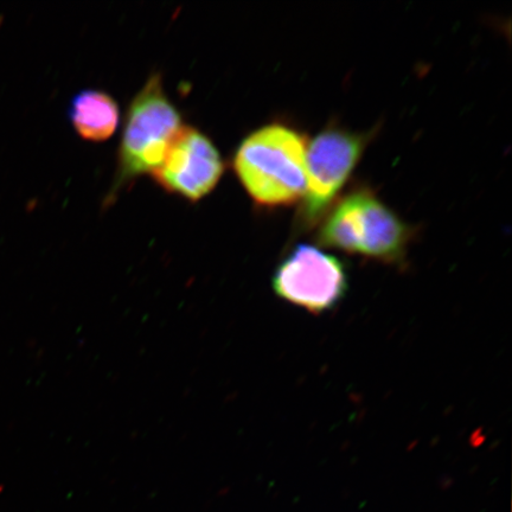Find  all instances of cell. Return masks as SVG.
<instances>
[{
  "label": "cell",
  "instance_id": "6da1fadb",
  "mask_svg": "<svg viewBox=\"0 0 512 512\" xmlns=\"http://www.w3.org/2000/svg\"><path fill=\"white\" fill-rule=\"evenodd\" d=\"M305 134L290 125L262 126L242 140L233 166L256 206L290 207L306 191Z\"/></svg>",
  "mask_w": 512,
  "mask_h": 512
},
{
  "label": "cell",
  "instance_id": "7a4b0ae2",
  "mask_svg": "<svg viewBox=\"0 0 512 512\" xmlns=\"http://www.w3.org/2000/svg\"><path fill=\"white\" fill-rule=\"evenodd\" d=\"M414 229L373 191L356 189L332 206L319 223L320 246L389 265L405 261Z\"/></svg>",
  "mask_w": 512,
  "mask_h": 512
},
{
  "label": "cell",
  "instance_id": "3957f363",
  "mask_svg": "<svg viewBox=\"0 0 512 512\" xmlns=\"http://www.w3.org/2000/svg\"><path fill=\"white\" fill-rule=\"evenodd\" d=\"M181 115L166 95L162 76L153 74L128 108L121 139L117 189L152 174L182 127Z\"/></svg>",
  "mask_w": 512,
  "mask_h": 512
},
{
  "label": "cell",
  "instance_id": "277c9868",
  "mask_svg": "<svg viewBox=\"0 0 512 512\" xmlns=\"http://www.w3.org/2000/svg\"><path fill=\"white\" fill-rule=\"evenodd\" d=\"M369 143L368 134L329 127L307 144L306 191L298 228H316L334 206Z\"/></svg>",
  "mask_w": 512,
  "mask_h": 512
},
{
  "label": "cell",
  "instance_id": "5b68a950",
  "mask_svg": "<svg viewBox=\"0 0 512 512\" xmlns=\"http://www.w3.org/2000/svg\"><path fill=\"white\" fill-rule=\"evenodd\" d=\"M272 286L285 302L320 315L342 302L348 292V272L334 255L300 243L275 270Z\"/></svg>",
  "mask_w": 512,
  "mask_h": 512
},
{
  "label": "cell",
  "instance_id": "8992f818",
  "mask_svg": "<svg viewBox=\"0 0 512 512\" xmlns=\"http://www.w3.org/2000/svg\"><path fill=\"white\" fill-rule=\"evenodd\" d=\"M223 172V159L215 144L196 128L182 126L151 175L170 194L198 202L216 188Z\"/></svg>",
  "mask_w": 512,
  "mask_h": 512
},
{
  "label": "cell",
  "instance_id": "52a82bcc",
  "mask_svg": "<svg viewBox=\"0 0 512 512\" xmlns=\"http://www.w3.org/2000/svg\"><path fill=\"white\" fill-rule=\"evenodd\" d=\"M68 115L76 133L92 143L110 139L120 121L117 101L98 89H85L76 94L70 102Z\"/></svg>",
  "mask_w": 512,
  "mask_h": 512
}]
</instances>
